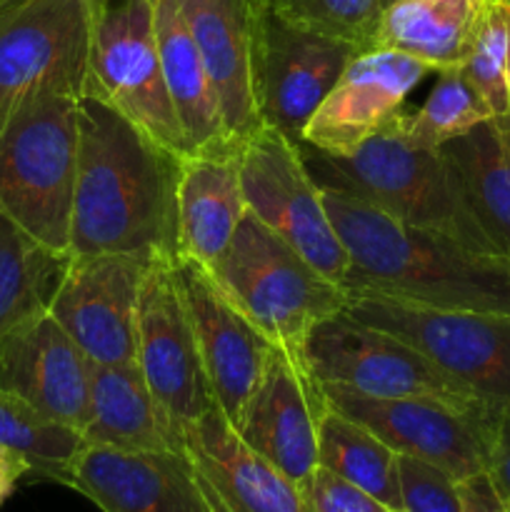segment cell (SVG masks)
Masks as SVG:
<instances>
[{
  "instance_id": "6da1fadb",
  "label": "cell",
  "mask_w": 510,
  "mask_h": 512,
  "mask_svg": "<svg viewBox=\"0 0 510 512\" xmlns=\"http://www.w3.org/2000/svg\"><path fill=\"white\" fill-rule=\"evenodd\" d=\"M80 148L70 253L178 255L173 153L98 95L80 98Z\"/></svg>"
},
{
  "instance_id": "7a4b0ae2",
  "label": "cell",
  "mask_w": 510,
  "mask_h": 512,
  "mask_svg": "<svg viewBox=\"0 0 510 512\" xmlns=\"http://www.w3.org/2000/svg\"><path fill=\"white\" fill-rule=\"evenodd\" d=\"M323 190L350 268L340 288L430 308L510 315V260L470 250L430 230L400 223L375 205Z\"/></svg>"
},
{
  "instance_id": "3957f363",
  "label": "cell",
  "mask_w": 510,
  "mask_h": 512,
  "mask_svg": "<svg viewBox=\"0 0 510 512\" xmlns=\"http://www.w3.org/2000/svg\"><path fill=\"white\" fill-rule=\"evenodd\" d=\"M300 153L320 188L343 190L400 223L438 233L478 253L498 255L470 215L443 153L418 148L405 138V113L348 158H333L303 143Z\"/></svg>"
},
{
  "instance_id": "277c9868",
  "label": "cell",
  "mask_w": 510,
  "mask_h": 512,
  "mask_svg": "<svg viewBox=\"0 0 510 512\" xmlns=\"http://www.w3.org/2000/svg\"><path fill=\"white\" fill-rule=\"evenodd\" d=\"M78 115L80 98L38 90L0 125V213L60 255H70Z\"/></svg>"
},
{
  "instance_id": "5b68a950",
  "label": "cell",
  "mask_w": 510,
  "mask_h": 512,
  "mask_svg": "<svg viewBox=\"0 0 510 512\" xmlns=\"http://www.w3.org/2000/svg\"><path fill=\"white\" fill-rule=\"evenodd\" d=\"M210 273L278 348L295 355H303L320 323L348 305V293L338 283L250 213Z\"/></svg>"
},
{
  "instance_id": "8992f818",
  "label": "cell",
  "mask_w": 510,
  "mask_h": 512,
  "mask_svg": "<svg viewBox=\"0 0 510 512\" xmlns=\"http://www.w3.org/2000/svg\"><path fill=\"white\" fill-rule=\"evenodd\" d=\"M345 313L423 353L475 398L510 410V315L348 293Z\"/></svg>"
},
{
  "instance_id": "52a82bcc",
  "label": "cell",
  "mask_w": 510,
  "mask_h": 512,
  "mask_svg": "<svg viewBox=\"0 0 510 512\" xmlns=\"http://www.w3.org/2000/svg\"><path fill=\"white\" fill-rule=\"evenodd\" d=\"M158 0H93L90 95L178 155H195L170 103L155 33Z\"/></svg>"
},
{
  "instance_id": "ba28073f",
  "label": "cell",
  "mask_w": 510,
  "mask_h": 512,
  "mask_svg": "<svg viewBox=\"0 0 510 512\" xmlns=\"http://www.w3.org/2000/svg\"><path fill=\"white\" fill-rule=\"evenodd\" d=\"M305 363L323 385H335L365 398H428L463 413H503L475 398L465 385L445 375L423 353L385 330L338 313L320 323L305 343Z\"/></svg>"
},
{
  "instance_id": "9c48e42d",
  "label": "cell",
  "mask_w": 510,
  "mask_h": 512,
  "mask_svg": "<svg viewBox=\"0 0 510 512\" xmlns=\"http://www.w3.org/2000/svg\"><path fill=\"white\" fill-rule=\"evenodd\" d=\"M93 0H0V125L38 90L90 95Z\"/></svg>"
},
{
  "instance_id": "30bf717a",
  "label": "cell",
  "mask_w": 510,
  "mask_h": 512,
  "mask_svg": "<svg viewBox=\"0 0 510 512\" xmlns=\"http://www.w3.org/2000/svg\"><path fill=\"white\" fill-rule=\"evenodd\" d=\"M240 183L248 213L298 250L318 273L343 285L350 258L310 175L300 145L280 130L263 128L238 153Z\"/></svg>"
},
{
  "instance_id": "8fae6325",
  "label": "cell",
  "mask_w": 510,
  "mask_h": 512,
  "mask_svg": "<svg viewBox=\"0 0 510 512\" xmlns=\"http://www.w3.org/2000/svg\"><path fill=\"white\" fill-rule=\"evenodd\" d=\"M360 50L253 0V93L260 123L303 143L310 115Z\"/></svg>"
},
{
  "instance_id": "7c38bea8",
  "label": "cell",
  "mask_w": 510,
  "mask_h": 512,
  "mask_svg": "<svg viewBox=\"0 0 510 512\" xmlns=\"http://www.w3.org/2000/svg\"><path fill=\"white\" fill-rule=\"evenodd\" d=\"M135 363L173 433L215 405L173 258H153L138 303Z\"/></svg>"
},
{
  "instance_id": "4fadbf2b",
  "label": "cell",
  "mask_w": 510,
  "mask_h": 512,
  "mask_svg": "<svg viewBox=\"0 0 510 512\" xmlns=\"http://www.w3.org/2000/svg\"><path fill=\"white\" fill-rule=\"evenodd\" d=\"M153 258L158 255H68L48 313L90 363H135L140 290Z\"/></svg>"
},
{
  "instance_id": "5bb4252c",
  "label": "cell",
  "mask_w": 510,
  "mask_h": 512,
  "mask_svg": "<svg viewBox=\"0 0 510 512\" xmlns=\"http://www.w3.org/2000/svg\"><path fill=\"white\" fill-rule=\"evenodd\" d=\"M328 405L373 430L393 453L423 460L468 480L485 473L488 438L500 413L480 418L428 398H365L335 385H323Z\"/></svg>"
},
{
  "instance_id": "9a60e30c",
  "label": "cell",
  "mask_w": 510,
  "mask_h": 512,
  "mask_svg": "<svg viewBox=\"0 0 510 512\" xmlns=\"http://www.w3.org/2000/svg\"><path fill=\"white\" fill-rule=\"evenodd\" d=\"M173 268L215 405L235 428L263 383L278 345L240 310L208 268L183 255H175Z\"/></svg>"
},
{
  "instance_id": "2e32d148",
  "label": "cell",
  "mask_w": 510,
  "mask_h": 512,
  "mask_svg": "<svg viewBox=\"0 0 510 512\" xmlns=\"http://www.w3.org/2000/svg\"><path fill=\"white\" fill-rule=\"evenodd\" d=\"M430 73L435 70L428 63L400 50H360L310 115L303 145L333 158H348L390 120L405 113L408 95Z\"/></svg>"
},
{
  "instance_id": "e0dca14e",
  "label": "cell",
  "mask_w": 510,
  "mask_h": 512,
  "mask_svg": "<svg viewBox=\"0 0 510 512\" xmlns=\"http://www.w3.org/2000/svg\"><path fill=\"white\" fill-rule=\"evenodd\" d=\"M328 413L325 388L305 355L275 348L265 378L235 430L298 488L318 468V433Z\"/></svg>"
},
{
  "instance_id": "ac0fdd59",
  "label": "cell",
  "mask_w": 510,
  "mask_h": 512,
  "mask_svg": "<svg viewBox=\"0 0 510 512\" xmlns=\"http://www.w3.org/2000/svg\"><path fill=\"white\" fill-rule=\"evenodd\" d=\"M68 488L103 512H218L185 450L130 453L85 443Z\"/></svg>"
},
{
  "instance_id": "d6986e66",
  "label": "cell",
  "mask_w": 510,
  "mask_h": 512,
  "mask_svg": "<svg viewBox=\"0 0 510 512\" xmlns=\"http://www.w3.org/2000/svg\"><path fill=\"white\" fill-rule=\"evenodd\" d=\"M180 445L218 512H308L298 485L260 458L218 405L185 425Z\"/></svg>"
},
{
  "instance_id": "ffe728a7",
  "label": "cell",
  "mask_w": 510,
  "mask_h": 512,
  "mask_svg": "<svg viewBox=\"0 0 510 512\" xmlns=\"http://www.w3.org/2000/svg\"><path fill=\"white\" fill-rule=\"evenodd\" d=\"M0 390L83 433L90 400V360L50 313L0 345Z\"/></svg>"
},
{
  "instance_id": "44dd1931",
  "label": "cell",
  "mask_w": 510,
  "mask_h": 512,
  "mask_svg": "<svg viewBox=\"0 0 510 512\" xmlns=\"http://www.w3.org/2000/svg\"><path fill=\"white\" fill-rule=\"evenodd\" d=\"M180 8L240 150L263 128L253 93V0H180Z\"/></svg>"
},
{
  "instance_id": "7402d4cb",
  "label": "cell",
  "mask_w": 510,
  "mask_h": 512,
  "mask_svg": "<svg viewBox=\"0 0 510 512\" xmlns=\"http://www.w3.org/2000/svg\"><path fill=\"white\" fill-rule=\"evenodd\" d=\"M245 213L238 153H195L180 160L178 255L210 270Z\"/></svg>"
},
{
  "instance_id": "603a6c76",
  "label": "cell",
  "mask_w": 510,
  "mask_h": 512,
  "mask_svg": "<svg viewBox=\"0 0 510 512\" xmlns=\"http://www.w3.org/2000/svg\"><path fill=\"white\" fill-rule=\"evenodd\" d=\"M155 33L170 103L178 113L193 153H240L228 138L218 93L185 23L180 0L155 3Z\"/></svg>"
},
{
  "instance_id": "cb8c5ba5",
  "label": "cell",
  "mask_w": 510,
  "mask_h": 512,
  "mask_svg": "<svg viewBox=\"0 0 510 512\" xmlns=\"http://www.w3.org/2000/svg\"><path fill=\"white\" fill-rule=\"evenodd\" d=\"M83 438L88 445L163 453L183 450L160 413L138 363H90V400Z\"/></svg>"
},
{
  "instance_id": "d4e9b609",
  "label": "cell",
  "mask_w": 510,
  "mask_h": 512,
  "mask_svg": "<svg viewBox=\"0 0 510 512\" xmlns=\"http://www.w3.org/2000/svg\"><path fill=\"white\" fill-rule=\"evenodd\" d=\"M470 215L510 260V113L490 115L440 148Z\"/></svg>"
},
{
  "instance_id": "484cf974",
  "label": "cell",
  "mask_w": 510,
  "mask_h": 512,
  "mask_svg": "<svg viewBox=\"0 0 510 512\" xmlns=\"http://www.w3.org/2000/svg\"><path fill=\"white\" fill-rule=\"evenodd\" d=\"M490 0H393L380 13L375 48L400 50L438 70L460 68Z\"/></svg>"
},
{
  "instance_id": "4316f807",
  "label": "cell",
  "mask_w": 510,
  "mask_h": 512,
  "mask_svg": "<svg viewBox=\"0 0 510 512\" xmlns=\"http://www.w3.org/2000/svg\"><path fill=\"white\" fill-rule=\"evenodd\" d=\"M65 263L0 213V345L48 313Z\"/></svg>"
},
{
  "instance_id": "83f0119b",
  "label": "cell",
  "mask_w": 510,
  "mask_h": 512,
  "mask_svg": "<svg viewBox=\"0 0 510 512\" xmlns=\"http://www.w3.org/2000/svg\"><path fill=\"white\" fill-rule=\"evenodd\" d=\"M318 465L358 485L390 510H400L398 453H393L373 430L330 405L320 423Z\"/></svg>"
},
{
  "instance_id": "f1b7e54d",
  "label": "cell",
  "mask_w": 510,
  "mask_h": 512,
  "mask_svg": "<svg viewBox=\"0 0 510 512\" xmlns=\"http://www.w3.org/2000/svg\"><path fill=\"white\" fill-rule=\"evenodd\" d=\"M0 445L23 455L38 478L68 485L70 465L85 448V438L78 428L58 423L18 395L0 390Z\"/></svg>"
},
{
  "instance_id": "f546056e",
  "label": "cell",
  "mask_w": 510,
  "mask_h": 512,
  "mask_svg": "<svg viewBox=\"0 0 510 512\" xmlns=\"http://www.w3.org/2000/svg\"><path fill=\"white\" fill-rule=\"evenodd\" d=\"M493 115L463 65L438 70L433 90L415 113H405V138L418 148L440 150L445 143Z\"/></svg>"
},
{
  "instance_id": "4dcf8cb0",
  "label": "cell",
  "mask_w": 510,
  "mask_h": 512,
  "mask_svg": "<svg viewBox=\"0 0 510 512\" xmlns=\"http://www.w3.org/2000/svg\"><path fill=\"white\" fill-rule=\"evenodd\" d=\"M493 115L510 113V3L490 0L473 50L463 63Z\"/></svg>"
},
{
  "instance_id": "1f68e13d",
  "label": "cell",
  "mask_w": 510,
  "mask_h": 512,
  "mask_svg": "<svg viewBox=\"0 0 510 512\" xmlns=\"http://www.w3.org/2000/svg\"><path fill=\"white\" fill-rule=\"evenodd\" d=\"M255 3L293 23L350 40L363 50L375 48V33L383 13L378 0H255Z\"/></svg>"
},
{
  "instance_id": "d6a6232c",
  "label": "cell",
  "mask_w": 510,
  "mask_h": 512,
  "mask_svg": "<svg viewBox=\"0 0 510 512\" xmlns=\"http://www.w3.org/2000/svg\"><path fill=\"white\" fill-rule=\"evenodd\" d=\"M400 512H463L460 483L435 465L398 455Z\"/></svg>"
},
{
  "instance_id": "836d02e7",
  "label": "cell",
  "mask_w": 510,
  "mask_h": 512,
  "mask_svg": "<svg viewBox=\"0 0 510 512\" xmlns=\"http://www.w3.org/2000/svg\"><path fill=\"white\" fill-rule=\"evenodd\" d=\"M308 512H388V505L380 503L358 485L348 483L340 475L325 468H315L308 483L300 488Z\"/></svg>"
},
{
  "instance_id": "e575fe53",
  "label": "cell",
  "mask_w": 510,
  "mask_h": 512,
  "mask_svg": "<svg viewBox=\"0 0 510 512\" xmlns=\"http://www.w3.org/2000/svg\"><path fill=\"white\" fill-rule=\"evenodd\" d=\"M485 473L493 483L495 493L510 512V415L500 413L488 438V455H485Z\"/></svg>"
},
{
  "instance_id": "d590c367",
  "label": "cell",
  "mask_w": 510,
  "mask_h": 512,
  "mask_svg": "<svg viewBox=\"0 0 510 512\" xmlns=\"http://www.w3.org/2000/svg\"><path fill=\"white\" fill-rule=\"evenodd\" d=\"M460 500H463V512H508L503 500L495 493L488 473L460 480Z\"/></svg>"
},
{
  "instance_id": "8d00e7d4",
  "label": "cell",
  "mask_w": 510,
  "mask_h": 512,
  "mask_svg": "<svg viewBox=\"0 0 510 512\" xmlns=\"http://www.w3.org/2000/svg\"><path fill=\"white\" fill-rule=\"evenodd\" d=\"M28 475H33L28 460L15 453V450L0 445V505L15 493L20 480L28 478Z\"/></svg>"
},
{
  "instance_id": "74e56055",
  "label": "cell",
  "mask_w": 510,
  "mask_h": 512,
  "mask_svg": "<svg viewBox=\"0 0 510 512\" xmlns=\"http://www.w3.org/2000/svg\"><path fill=\"white\" fill-rule=\"evenodd\" d=\"M378 3H380V8H385V5H390L393 0H378Z\"/></svg>"
},
{
  "instance_id": "f35d334b",
  "label": "cell",
  "mask_w": 510,
  "mask_h": 512,
  "mask_svg": "<svg viewBox=\"0 0 510 512\" xmlns=\"http://www.w3.org/2000/svg\"><path fill=\"white\" fill-rule=\"evenodd\" d=\"M388 512H400V510H388Z\"/></svg>"
},
{
  "instance_id": "ab89813d",
  "label": "cell",
  "mask_w": 510,
  "mask_h": 512,
  "mask_svg": "<svg viewBox=\"0 0 510 512\" xmlns=\"http://www.w3.org/2000/svg\"><path fill=\"white\" fill-rule=\"evenodd\" d=\"M505 413H508V415H510V410H505Z\"/></svg>"
},
{
  "instance_id": "60d3db41",
  "label": "cell",
  "mask_w": 510,
  "mask_h": 512,
  "mask_svg": "<svg viewBox=\"0 0 510 512\" xmlns=\"http://www.w3.org/2000/svg\"><path fill=\"white\" fill-rule=\"evenodd\" d=\"M508 3H510V0H508Z\"/></svg>"
}]
</instances>
